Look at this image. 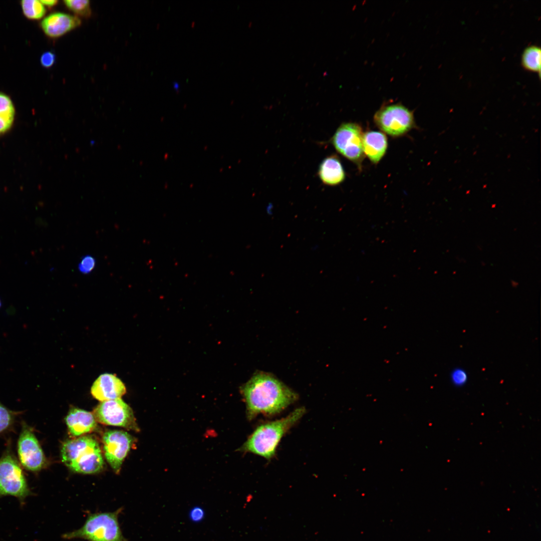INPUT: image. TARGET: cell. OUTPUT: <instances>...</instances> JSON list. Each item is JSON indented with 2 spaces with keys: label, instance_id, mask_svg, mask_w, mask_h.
I'll return each instance as SVG.
<instances>
[{
  "label": "cell",
  "instance_id": "obj_12",
  "mask_svg": "<svg viewBox=\"0 0 541 541\" xmlns=\"http://www.w3.org/2000/svg\"><path fill=\"white\" fill-rule=\"evenodd\" d=\"M81 23L77 17L55 13L46 17L41 22V27L47 36L57 38L78 27Z\"/></svg>",
  "mask_w": 541,
  "mask_h": 541
},
{
  "label": "cell",
  "instance_id": "obj_29",
  "mask_svg": "<svg viewBox=\"0 0 541 541\" xmlns=\"http://www.w3.org/2000/svg\"><path fill=\"white\" fill-rule=\"evenodd\" d=\"M1 306H2V302H1V299H0V308L1 307Z\"/></svg>",
  "mask_w": 541,
  "mask_h": 541
},
{
  "label": "cell",
  "instance_id": "obj_11",
  "mask_svg": "<svg viewBox=\"0 0 541 541\" xmlns=\"http://www.w3.org/2000/svg\"><path fill=\"white\" fill-rule=\"evenodd\" d=\"M126 391L125 386L121 380L115 375L108 373L99 376L91 389L92 396L102 402L121 398Z\"/></svg>",
  "mask_w": 541,
  "mask_h": 541
},
{
  "label": "cell",
  "instance_id": "obj_20",
  "mask_svg": "<svg viewBox=\"0 0 541 541\" xmlns=\"http://www.w3.org/2000/svg\"><path fill=\"white\" fill-rule=\"evenodd\" d=\"M14 115L15 109L11 99L0 93V115L14 118Z\"/></svg>",
  "mask_w": 541,
  "mask_h": 541
},
{
  "label": "cell",
  "instance_id": "obj_23",
  "mask_svg": "<svg viewBox=\"0 0 541 541\" xmlns=\"http://www.w3.org/2000/svg\"><path fill=\"white\" fill-rule=\"evenodd\" d=\"M205 517V510L201 506H195L189 510V519L193 523H197L201 522Z\"/></svg>",
  "mask_w": 541,
  "mask_h": 541
},
{
  "label": "cell",
  "instance_id": "obj_9",
  "mask_svg": "<svg viewBox=\"0 0 541 541\" xmlns=\"http://www.w3.org/2000/svg\"><path fill=\"white\" fill-rule=\"evenodd\" d=\"M93 414L96 421L101 424L140 431L132 408L121 398L102 402Z\"/></svg>",
  "mask_w": 541,
  "mask_h": 541
},
{
  "label": "cell",
  "instance_id": "obj_21",
  "mask_svg": "<svg viewBox=\"0 0 541 541\" xmlns=\"http://www.w3.org/2000/svg\"><path fill=\"white\" fill-rule=\"evenodd\" d=\"M96 264V259L93 256L86 255L81 259L78 268L80 273L83 274H88L94 269Z\"/></svg>",
  "mask_w": 541,
  "mask_h": 541
},
{
  "label": "cell",
  "instance_id": "obj_2",
  "mask_svg": "<svg viewBox=\"0 0 541 541\" xmlns=\"http://www.w3.org/2000/svg\"><path fill=\"white\" fill-rule=\"evenodd\" d=\"M305 411L304 407H300L286 417L257 426L239 450L270 459L275 456L282 437L303 417Z\"/></svg>",
  "mask_w": 541,
  "mask_h": 541
},
{
  "label": "cell",
  "instance_id": "obj_26",
  "mask_svg": "<svg viewBox=\"0 0 541 541\" xmlns=\"http://www.w3.org/2000/svg\"><path fill=\"white\" fill-rule=\"evenodd\" d=\"M41 2L44 5L49 7H52L56 5L58 2L57 1L49 0V1H41Z\"/></svg>",
  "mask_w": 541,
  "mask_h": 541
},
{
  "label": "cell",
  "instance_id": "obj_28",
  "mask_svg": "<svg viewBox=\"0 0 541 541\" xmlns=\"http://www.w3.org/2000/svg\"><path fill=\"white\" fill-rule=\"evenodd\" d=\"M173 87L175 89H177L179 88V85L176 82H173Z\"/></svg>",
  "mask_w": 541,
  "mask_h": 541
},
{
  "label": "cell",
  "instance_id": "obj_19",
  "mask_svg": "<svg viewBox=\"0 0 541 541\" xmlns=\"http://www.w3.org/2000/svg\"><path fill=\"white\" fill-rule=\"evenodd\" d=\"M64 2L69 9L78 15L84 17H88L91 15V10L89 1L66 0Z\"/></svg>",
  "mask_w": 541,
  "mask_h": 541
},
{
  "label": "cell",
  "instance_id": "obj_7",
  "mask_svg": "<svg viewBox=\"0 0 541 541\" xmlns=\"http://www.w3.org/2000/svg\"><path fill=\"white\" fill-rule=\"evenodd\" d=\"M17 442V454L21 466L26 470L38 472L46 467L48 461L32 427L22 422Z\"/></svg>",
  "mask_w": 541,
  "mask_h": 541
},
{
  "label": "cell",
  "instance_id": "obj_16",
  "mask_svg": "<svg viewBox=\"0 0 541 541\" xmlns=\"http://www.w3.org/2000/svg\"><path fill=\"white\" fill-rule=\"evenodd\" d=\"M521 64L526 70L538 74L540 76L541 50L536 45L526 47L521 56Z\"/></svg>",
  "mask_w": 541,
  "mask_h": 541
},
{
  "label": "cell",
  "instance_id": "obj_5",
  "mask_svg": "<svg viewBox=\"0 0 541 541\" xmlns=\"http://www.w3.org/2000/svg\"><path fill=\"white\" fill-rule=\"evenodd\" d=\"M9 444L0 457V498L12 496L17 498L21 507L26 498L33 494L28 485L22 466Z\"/></svg>",
  "mask_w": 541,
  "mask_h": 541
},
{
  "label": "cell",
  "instance_id": "obj_6",
  "mask_svg": "<svg viewBox=\"0 0 541 541\" xmlns=\"http://www.w3.org/2000/svg\"><path fill=\"white\" fill-rule=\"evenodd\" d=\"M376 126L391 137L402 136L415 126L413 112L401 103L383 105L374 116Z\"/></svg>",
  "mask_w": 541,
  "mask_h": 541
},
{
  "label": "cell",
  "instance_id": "obj_13",
  "mask_svg": "<svg viewBox=\"0 0 541 541\" xmlns=\"http://www.w3.org/2000/svg\"><path fill=\"white\" fill-rule=\"evenodd\" d=\"M65 422L69 433L75 437L93 431L97 425L93 413L77 408L70 409Z\"/></svg>",
  "mask_w": 541,
  "mask_h": 541
},
{
  "label": "cell",
  "instance_id": "obj_25",
  "mask_svg": "<svg viewBox=\"0 0 541 541\" xmlns=\"http://www.w3.org/2000/svg\"><path fill=\"white\" fill-rule=\"evenodd\" d=\"M14 118L0 115V134L7 131L12 126Z\"/></svg>",
  "mask_w": 541,
  "mask_h": 541
},
{
  "label": "cell",
  "instance_id": "obj_24",
  "mask_svg": "<svg viewBox=\"0 0 541 541\" xmlns=\"http://www.w3.org/2000/svg\"><path fill=\"white\" fill-rule=\"evenodd\" d=\"M55 61V55L51 52H46L41 57V63L45 68L51 67Z\"/></svg>",
  "mask_w": 541,
  "mask_h": 541
},
{
  "label": "cell",
  "instance_id": "obj_3",
  "mask_svg": "<svg viewBox=\"0 0 541 541\" xmlns=\"http://www.w3.org/2000/svg\"><path fill=\"white\" fill-rule=\"evenodd\" d=\"M61 455L63 462L75 472L93 474L104 468L99 444L91 436H81L65 441L62 445Z\"/></svg>",
  "mask_w": 541,
  "mask_h": 541
},
{
  "label": "cell",
  "instance_id": "obj_10",
  "mask_svg": "<svg viewBox=\"0 0 541 541\" xmlns=\"http://www.w3.org/2000/svg\"><path fill=\"white\" fill-rule=\"evenodd\" d=\"M135 441L131 435L122 430H109L104 434L102 442L105 458L116 473H119Z\"/></svg>",
  "mask_w": 541,
  "mask_h": 541
},
{
  "label": "cell",
  "instance_id": "obj_27",
  "mask_svg": "<svg viewBox=\"0 0 541 541\" xmlns=\"http://www.w3.org/2000/svg\"><path fill=\"white\" fill-rule=\"evenodd\" d=\"M319 248V245L318 244L314 245L311 248L313 251H316Z\"/></svg>",
  "mask_w": 541,
  "mask_h": 541
},
{
  "label": "cell",
  "instance_id": "obj_14",
  "mask_svg": "<svg viewBox=\"0 0 541 541\" xmlns=\"http://www.w3.org/2000/svg\"><path fill=\"white\" fill-rule=\"evenodd\" d=\"M387 146V138L384 133L369 131L364 134V153L373 163H378L382 158L386 152Z\"/></svg>",
  "mask_w": 541,
  "mask_h": 541
},
{
  "label": "cell",
  "instance_id": "obj_15",
  "mask_svg": "<svg viewBox=\"0 0 541 541\" xmlns=\"http://www.w3.org/2000/svg\"><path fill=\"white\" fill-rule=\"evenodd\" d=\"M318 175L326 185L334 186L341 183L345 178V173L338 157L331 155L325 158L319 166Z\"/></svg>",
  "mask_w": 541,
  "mask_h": 541
},
{
  "label": "cell",
  "instance_id": "obj_22",
  "mask_svg": "<svg viewBox=\"0 0 541 541\" xmlns=\"http://www.w3.org/2000/svg\"><path fill=\"white\" fill-rule=\"evenodd\" d=\"M451 380L453 385L456 386L464 385L467 380V375L464 370L461 368L454 369L451 373Z\"/></svg>",
  "mask_w": 541,
  "mask_h": 541
},
{
  "label": "cell",
  "instance_id": "obj_4",
  "mask_svg": "<svg viewBox=\"0 0 541 541\" xmlns=\"http://www.w3.org/2000/svg\"><path fill=\"white\" fill-rule=\"evenodd\" d=\"M122 510L89 513L80 528L63 534L66 539L80 538L88 541H128L124 536L118 521Z\"/></svg>",
  "mask_w": 541,
  "mask_h": 541
},
{
  "label": "cell",
  "instance_id": "obj_18",
  "mask_svg": "<svg viewBox=\"0 0 541 541\" xmlns=\"http://www.w3.org/2000/svg\"><path fill=\"white\" fill-rule=\"evenodd\" d=\"M17 414L0 402V434L12 428Z\"/></svg>",
  "mask_w": 541,
  "mask_h": 541
},
{
  "label": "cell",
  "instance_id": "obj_1",
  "mask_svg": "<svg viewBox=\"0 0 541 541\" xmlns=\"http://www.w3.org/2000/svg\"><path fill=\"white\" fill-rule=\"evenodd\" d=\"M249 420L259 414H278L298 398L297 394L272 375L255 373L240 388Z\"/></svg>",
  "mask_w": 541,
  "mask_h": 541
},
{
  "label": "cell",
  "instance_id": "obj_17",
  "mask_svg": "<svg viewBox=\"0 0 541 541\" xmlns=\"http://www.w3.org/2000/svg\"><path fill=\"white\" fill-rule=\"evenodd\" d=\"M24 15L31 19H39L45 14L46 10L40 1L24 0L21 2Z\"/></svg>",
  "mask_w": 541,
  "mask_h": 541
},
{
  "label": "cell",
  "instance_id": "obj_8",
  "mask_svg": "<svg viewBox=\"0 0 541 541\" xmlns=\"http://www.w3.org/2000/svg\"><path fill=\"white\" fill-rule=\"evenodd\" d=\"M363 135L362 128L359 124L344 123L338 128L331 141L338 152L360 166L364 157Z\"/></svg>",
  "mask_w": 541,
  "mask_h": 541
}]
</instances>
